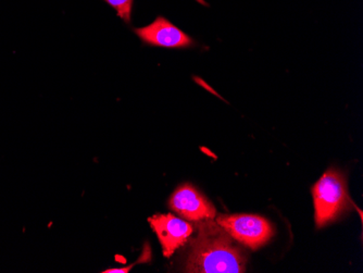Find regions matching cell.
<instances>
[{
    "label": "cell",
    "instance_id": "cell-1",
    "mask_svg": "<svg viewBox=\"0 0 363 273\" xmlns=\"http://www.w3.org/2000/svg\"><path fill=\"white\" fill-rule=\"evenodd\" d=\"M196 227L198 235L191 240L186 272H245L246 257L217 221L201 220Z\"/></svg>",
    "mask_w": 363,
    "mask_h": 273
},
{
    "label": "cell",
    "instance_id": "cell-2",
    "mask_svg": "<svg viewBox=\"0 0 363 273\" xmlns=\"http://www.w3.org/2000/svg\"><path fill=\"white\" fill-rule=\"evenodd\" d=\"M317 228L334 221L350 206V196L344 175L336 169H328L312 187Z\"/></svg>",
    "mask_w": 363,
    "mask_h": 273
},
{
    "label": "cell",
    "instance_id": "cell-3",
    "mask_svg": "<svg viewBox=\"0 0 363 273\" xmlns=\"http://www.w3.org/2000/svg\"><path fill=\"white\" fill-rule=\"evenodd\" d=\"M219 223L234 240L252 250H257L268 243L274 234L272 224L256 215H220Z\"/></svg>",
    "mask_w": 363,
    "mask_h": 273
},
{
    "label": "cell",
    "instance_id": "cell-4",
    "mask_svg": "<svg viewBox=\"0 0 363 273\" xmlns=\"http://www.w3.org/2000/svg\"><path fill=\"white\" fill-rule=\"evenodd\" d=\"M148 222L158 236L162 246L163 256L167 258L172 256L177 248L186 243L195 228L193 224L170 213L154 216L148 219Z\"/></svg>",
    "mask_w": 363,
    "mask_h": 273
},
{
    "label": "cell",
    "instance_id": "cell-5",
    "mask_svg": "<svg viewBox=\"0 0 363 273\" xmlns=\"http://www.w3.org/2000/svg\"><path fill=\"white\" fill-rule=\"evenodd\" d=\"M169 206L172 211L189 221L214 219L217 216L211 201L189 184L182 185L173 193Z\"/></svg>",
    "mask_w": 363,
    "mask_h": 273
},
{
    "label": "cell",
    "instance_id": "cell-6",
    "mask_svg": "<svg viewBox=\"0 0 363 273\" xmlns=\"http://www.w3.org/2000/svg\"><path fill=\"white\" fill-rule=\"evenodd\" d=\"M135 33L145 43L154 46L183 48L193 44V40L187 34L162 17L157 18L156 21L150 26L136 28Z\"/></svg>",
    "mask_w": 363,
    "mask_h": 273
},
{
    "label": "cell",
    "instance_id": "cell-7",
    "mask_svg": "<svg viewBox=\"0 0 363 273\" xmlns=\"http://www.w3.org/2000/svg\"><path fill=\"white\" fill-rule=\"evenodd\" d=\"M111 7L117 10L118 14L126 23H130L133 0H105Z\"/></svg>",
    "mask_w": 363,
    "mask_h": 273
}]
</instances>
